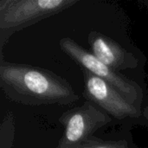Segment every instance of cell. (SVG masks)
Instances as JSON below:
<instances>
[{
    "instance_id": "1",
    "label": "cell",
    "mask_w": 148,
    "mask_h": 148,
    "mask_svg": "<svg viewBox=\"0 0 148 148\" xmlns=\"http://www.w3.org/2000/svg\"><path fill=\"white\" fill-rule=\"evenodd\" d=\"M0 87L8 99L26 106H68L80 99L64 78L40 67L5 62L2 54Z\"/></svg>"
},
{
    "instance_id": "2",
    "label": "cell",
    "mask_w": 148,
    "mask_h": 148,
    "mask_svg": "<svg viewBox=\"0 0 148 148\" xmlns=\"http://www.w3.org/2000/svg\"><path fill=\"white\" fill-rule=\"evenodd\" d=\"M77 3V0H1V51L15 32L56 15Z\"/></svg>"
},
{
    "instance_id": "3",
    "label": "cell",
    "mask_w": 148,
    "mask_h": 148,
    "mask_svg": "<svg viewBox=\"0 0 148 148\" xmlns=\"http://www.w3.org/2000/svg\"><path fill=\"white\" fill-rule=\"evenodd\" d=\"M59 46L63 53L70 57L75 63L107 82L121 92L134 105H140L142 101V90L134 81L114 71L100 60L92 53L79 45L70 37H63L59 42Z\"/></svg>"
},
{
    "instance_id": "4",
    "label": "cell",
    "mask_w": 148,
    "mask_h": 148,
    "mask_svg": "<svg viewBox=\"0 0 148 148\" xmlns=\"http://www.w3.org/2000/svg\"><path fill=\"white\" fill-rule=\"evenodd\" d=\"M111 121L108 114L86 101L82 106L71 108L60 116L59 122L63 126L64 132L56 148H73L85 144L94 133Z\"/></svg>"
},
{
    "instance_id": "5",
    "label": "cell",
    "mask_w": 148,
    "mask_h": 148,
    "mask_svg": "<svg viewBox=\"0 0 148 148\" xmlns=\"http://www.w3.org/2000/svg\"><path fill=\"white\" fill-rule=\"evenodd\" d=\"M84 80L83 97L101 107L111 117L118 120L137 118L140 110L121 92L102 79L82 69Z\"/></svg>"
},
{
    "instance_id": "6",
    "label": "cell",
    "mask_w": 148,
    "mask_h": 148,
    "mask_svg": "<svg viewBox=\"0 0 148 148\" xmlns=\"http://www.w3.org/2000/svg\"><path fill=\"white\" fill-rule=\"evenodd\" d=\"M88 40L92 54L114 71L134 69L138 66V59L114 39L98 31H91Z\"/></svg>"
},
{
    "instance_id": "7",
    "label": "cell",
    "mask_w": 148,
    "mask_h": 148,
    "mask_svg": "<svg viewBox=\"0 0 148 148\" xmlns=\"http://www.w3.org/2000/svg\"><path fill=\"white\" fill-rule=\"evenodd\" d=\"M86 144L88 148H128L124 141H101L90 139Z\"/></svg>"
},
{
    "instance_id": "8",
    "label": "cell",
    "mask_w": 148,
    "mask_h": 148,
    "mask_svg": "<svg viewBox=\"0 0 148 148\" xmlns=\"http://www.w3.org/2000/svg\"><path fill=\"white\" fill-rule=\"evenodd\" d=\"M73 148H88V145L85 143V144H83V145H82V146H79V147H76Z\"/></svg>"
},
{
    "instance_id": "9",
    "label": "cell",
    "mask_w": 148,
    "mask_h": 148,
    "mask_svg": "<svg viewBox=\"0 0 148 148\" xmlns=\"http://www.w3.org/2000/svg\"><path fill=\"white\" fill-rule=\"evenodd\" d=\"M145 6H146V9L148 11V0L147 1H145Z\"/></svg>"
}]
</instances>
